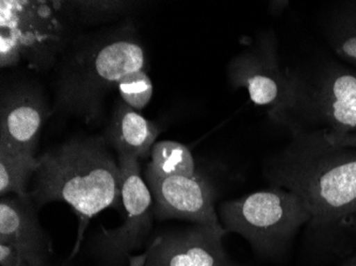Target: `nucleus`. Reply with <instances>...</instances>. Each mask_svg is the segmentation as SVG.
Segmentation results:
<instances>
[{
    "label": "nucleus",
    "instance_id": "f257e3e1",
    "mask_svg": "<svg viewBox=\"0 0 356 266\" xmlns=\"http://www.w3.org/2000/svg\"><path fill=\"white\" fill-rule=\"evenodd\" d=\"M39 159L32 201L37 208L62 201L88 222L108 208H120L122 176L104 139L73 140L46 151Z\"/></svg>",
    "mask_w": 356,
    "mask_h": 266
},
{
    "label": "nucleus",
    "instance_id": "f03ea898",
    "mask_svg": "<svg viewBox=\"0 0 356 266\" xmlns=\"http://www.w3.org/2000/svg\"><path fill=\"white\" fill-rule=\"evenodd\" d=\"M274 187L293 192L311 212L313 226H327L356 213V151L332 147L323 139L302 140L272 162Z\"/></svg>",
    "mask_w": 356,
    "mask_h": 266
},
{
    "label": "nucleus",
    "instance_id": "7ed1b4c3",
    "mask_svg": "<svg viewBox=\"0 0 356 266\" xmlns=\"http://www.w3.org/2000/svg\"><path fill=\"white\" fill-rule=\"evenodd\" d=\"M220 219L226 233H237L255 251L271 255L311 223L312 215L297 194L273 187L222 203Z\"/></svg>",
    "mask_w": 356,
    "mask_h": 266
},
{
    "label": "nucleus",
    "instance_id": "20e7f679",
    "mask_svg": "<svg viewBox=\"0 0 356 266\" xmlns=\"http://www.w3.org/2000/svg\"><path fill=\"white\" fill-rule=\"evenodd\" d=\"M227 74L233 88L247 90L252 103L277 123L287 124L301 109L305 85L281 63L272 33L236 56Z\"/></svg>",
    "mask_w": 356,
    "mask_h": 266
},
{
    "label": "nucleus",
    "instance_id": "39448f33",
    "mask_svg": "<svg viewBox=\"0 0 356 266\" xmlns=\"http://www.w3.org/2000/svg\"><path fill=\"white\" fill-rule=\"evenodd\" d=\"M143 48L131 40H115L89 56L62 81L61 103L92 109L96 98L128 74L144 69Z\"/></svg>",
    "mask_w": 356,
    "mask_h": 266
},
{
    "label": "nucleus",
    "instance_id": "423d86ee",
    "mask_svg": "<svg viewBox=\"0 0 356 266\" xmlns=\"http://www.w3.org/2000/svg\"><path fill=\"white\" fill-rule=\"evenodd\" d=\"M121 169V201L125 216L117 229L103 228L101 243L103 251L112 257L128 255L147 239L153 224V196L141 176L139 160L118 155Z\"/></svg>",
    "mask_w": 356,
    "mask_h": 266
},
{
    "label": "nucleus",
    "instance_id": "0eeeda50",
    "mask_svg": "<svg viewBox=\"0 0 356 266\" xmlns=\"http://www.w3.org/2000/svg\"><path fill=\"white\" fill-rule=\"evenodd\" d=\"M151 190L154 216L160 221L183 219L195 225L221 229L215 208V191L201 175L158 178L145 175Z\"/></svg>",
    "mask_w": 356,
    "mask_h": 266
},
{
    "label": "nucleus",
    "instance_id": "6e6552de",
    "mask_svg": "<svg viewBox=\"0 0 356 266\" xmlns=\"http://www.w3.org/2000/svg\"><path fill=\"white\" fill-rule=\"evenodd\" d=\"M224 228L195 225L158 235L143 255V266H238L226 253Z\"/></svg>",
    "mask_w": 356,
    "mask_h": 266
},
{
    "label": "nucleus",
    "instance_id": "1a4fd4ad",
    "mask_svg": "<svg viewBox=\"0 0 356 266\" xmlns=\"http://www.w3.org/2000/svg\"><path fill=\"white\" fill-rule=\"evenodd\" d=\"M302 108H309L327 126V132H356V72L334 65L325 69L312 89L304 90Z\"/></svg>",
    "mask_w": 356,
    "mask_h": 266
},
{
    "label": "nucleus",
    "instance_id": "9d476101",
    "mask_svg": "<svg viewBox=\"0 0 356 266\" xmlns=\"http://www.w3.org/2000/svg\"><path fill=\"white\" fill-rule=\"evenodd\" d=\"M0 63L3 67L17 63L54 37L51 11L45 5L29 1H1Z\"/></svg>",
    "mask_w": 356,
    "mask_h": 266
},
{
    "label": "nucleus",
    "instance_id": "9b49d317",
    "mask_svg": "<svg viewBox=\"0 0 356 266\" xmlns=\"http://www.w3.org/2000/svg\"><path fill=\"white\" fill-rule=\"evenodd\" d=\"M0 243L11 245L21 266H47L51 242L37 215L30 194L7 196L0 201Z\"/></svg>",
    "mask_w": 356,
    "mask_h": 266
},
{
    "label": "nucleus",
    "instance_id": "f8f14e48",
    "mask_svg": "<svg viewBox=\"0 0 356 266\" xmlns=\"http://www.w3.org/2000/svg\"><path fill=\"white\" fill-rule=\"evenodd\" d=\"M44 122L43 106L30 92H16L3 99L0 147L35 156Z\"/></svg>",
    "mask_w": 356,
    "mask_h": 266
},
{
    "label": "nucleus",
    "instance_id": "ddd939ff",
    "mask_svg": "<svg viewBox=\"0 0 356 266\" xmlns=\"http://www.w3.org/2000/svg\"><path fill=\"white\" fill-rule=\"evenodd\" d=\"M158 135L159 130L152 122L124 103H120L113 115L108 130V142L115 148L118 155L147 159Z\"/></svg>",
    "mask_w": 356,
    "mask_h": 266
},
{
    "label": "nucleus",
    "instance_id": "4468645a",
    "mask_svg": "<svg viewBox=\"0 0 356 266\" xmlns=\"http://www.w3.org/2000/svg\"><path fill=\"white\" fill-rule=\"evenodd\" d=\"M151 161L145 175L165 178L171 176H192L197 174L194 157L187 146L175 141H160L152 148Z\"/></svg>",
    "mask_w": 356,
    "mask_h": 266
},
{
    "label": "nucleus",
    "instance_id": "2eb2a0df",
    "mask_svg": "<svg viewBox=\"0 0 356 266\" xmlns=\"http://www.w3.org/2000/svg\"><path fill=\"white\" fill-rule=\"evenodd\" d=\"M39 159L35 156L0 147V194L28 195L29 178L37 172Z\"/></svg>",
    "mask_w": 356,
    "mask_h": 266
},
{
    "label": "nucleus",
    "instance_id": "dca6fc26",
    "mask_svg": "<svg viewBox=\"0 0 356 266\" xmlns=\"http://www.w3.org/2000/svg\"><path fill=\"white\" fill-rule=\"evenodd\" d=\"M327 31L336 55L356 66V1L343 3L335 12Z\"/></svg>",
    "mask_w": 356,
    "mask_h": 266
},
{
    "label": "nucleus",
    "instance_id": "f3484780",
    "mask_svg": "<svg viewBox=\"0 0 356 266\" xmlns=\"http://www.w3.org/2000/svg\"><path fill=\"white\" fill-rule=\"evenodd\" d=\"M117 87L124 103L135 110L144 109L153 97V83L144 69L124 76Z\"/></svg>",
    "mask_w": 356,
    "mask_h": 266
},
{
    "label": "nucleus",
    "instance_id": "a211bd4d",
    "mask_svg": "<svg viewBox=\"0 0 356 266\" xmlns=\"http://www.w3.org/2000/svg\"><path fill=\"white\" fill-rule=\"evenodd\" d=\"M322 139L332 147L356 149V132L347 133V135H337V133L325 131L322 133Z\"/></svg>",
    "mask_w": 356,
    "mask_h": 266
},
{
    "label": "nucleus",
    "instance_id": "6ab92c4d",
    "mask_svg": "<svg viewBox=\"0 0 356 266\" xmlns=\"http://www.w3.org/2000/svg\"><path fill=\"white\" fill-rule=\"evenodd\" d=\"M0 263L1 266H21L19 255L9 244L0 243Z\"/></svg>",
    "mask_w": 356,
    "mask_h": 266
},
{
    "label": "nucleus",
    "instance_id": "aec40b11",
    "mask_svg": "<svg viewBox=\"0 0 356 266\" xmlns=\"http://www.w3.org/2000/svg\"><path fill=\"white\" fill-rule=\"evenodd\" d=\"M288 6H289V1H286V0L285 1H279V0H277V1H271V3H269L270 13H281Z\"/></svg>",
    "mask_w": 356,
    "mask_h": 266
},
{
    "label": "nucleus",
    "instance_id": "412c9836",
    "mask_svg": "<svg viewBox=\"0 0 356 266\" xmlns=\"http://www.w3.org/2000/svg\"><path fill=\"white\" fill-rule=\"evenodd\" d=\"M346 266H356V257L353 258L351 261L348 262V264H346Z\"/></svg>",
    "mask_w": 356,
    "mask_h": 266
}]
</instances>
